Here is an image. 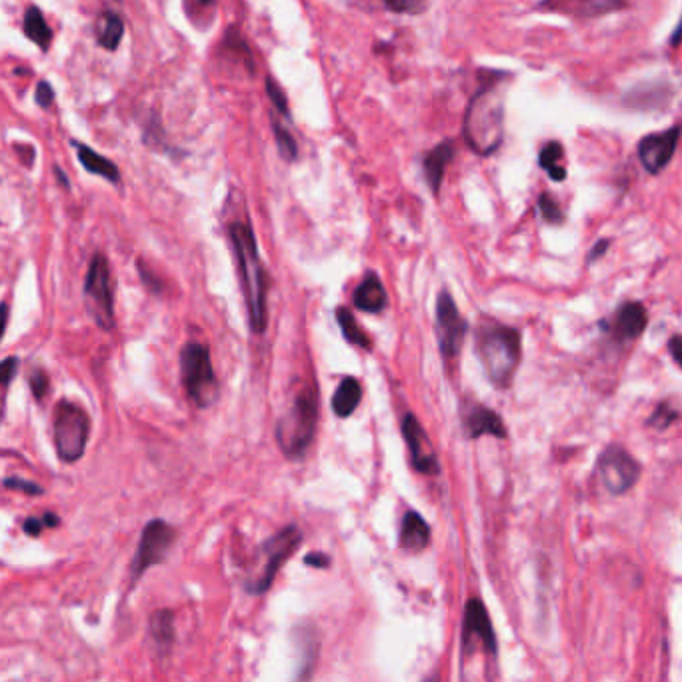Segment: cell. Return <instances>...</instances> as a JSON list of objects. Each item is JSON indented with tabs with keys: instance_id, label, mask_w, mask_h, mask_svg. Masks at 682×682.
<instances>
[{
	"instance_id": "5",
	"label": "cell",
	"mask_w": 682,
	"mask_h": 682,
	"mask_svg": "<svg viewBox=\"0 0 682 682\" xmlns=\"http://www.w3.org/2000/svg\"><path fill=\"white\" fill-rule=\"evenodd\" d=\"M180 378L198 408L210 406L218 396V380L212 368L210 350L204 344L188 342L180 352Z\"/></svg>"
},
{
	"instance_id": "28",
	"label": "cell",
	"mask_w": 682,
	"mask_h": 682,
	"mask_svg": "<svg viewBox=\"0 0 682 682\" xmlns=\"http://www.w3.org/2000/svg\"><path fill=\"white\" fill-rule=\"evenodd\" d=\"M272 132H274V140H276L278 154L282 156V160L294 162L298 158V144L294 136L290 134V130L284 124H280L276 116H272Z\"/></svg>"
},
{
	"instance_id": "37",
	"label": "cell",
	"mask_w": 682,
	"mask_h": 682,
	"mask_svg": "<svg viewBox=\"0 0 682 682\" xmlns=\"http://www.w3.org/2000/svg\"><path fill=\"white\" fill-rule=\"evenodd\" d=\"M608 246H610V238H600V240L590 248V252H588V256H586V264H592V262H596L598 258H602V256L606 254Z\"/></svg>"
},
{
	"instance_id": "24",
	"label": "cell",
	"mask_w": 682,
	"mask_h": 682,
	"mask_svg": "<svg viewBox=\"0 0 682 682\" xmlns=\"http://www.w3.org/2000/svg\"><path fill=\"white\" fill-rule=\"evenodd\" d=\"M22 30L28 40H32L42 52H48L52 44V28L44 20V14L38 6H28L22 20Z\"/></svg>"
},
{
	"instance_id": "1",
	"label": "cell",
	"mask_w": 682,
	"mask_h": 682,
	"mask_svg": "<svg viewBox=\"0 0 682 682\" xmlns=\"http://www.w3.org/2000/svg\"><path fill=\"white\" fill-rule=\"evenodd\" d=\"M462 134L472 152L478 156L494 154L504 142V94L500 80L484 82L470 98Z\"/></svg>"
},
{
	"instance_id": "31",
	"label": "cell",
	"mask_w": 682,
	"mask_h": 682,
	"mask_svg": "<svg viewBox=\"0 0 682 682\" xmlns=\"http://www.w3.org/2000/svg\"><path fill=\"white\" fill-rule=\"evenodd\" d=\"M386 10L394 14H408V16H418L426 12L428 0H382Z\"/></svg>"
},
{
	"instance_id": "41",
	"label": "cell",
	"mask_w": 682,
	"mask_h": 682,
	"mask_svg": "<svg viewBox=\"0 0 682 682\" xmlns=\"http://www.w3.org/2000/svg\"><path fill=\"white\" fill-rule=\"evenodd\" d=\"M668 44H670V48H676L678 44H682V16H680V20H678L676 28H674V30H672V34H670V40H668Z\"/></svg>"
},
{
	"instance_id": "42",
	"label": "cell",
	"mask_w": 682,
	"mask_h": 682,
	"mask_svg": "<svg viewBox=\"0 0 682 682\" xmlns=\"http://www.w3.org/2000/svg\"><path fill=\"white\" fill-rule=\"evenodd\" d=\"M42 522H44L46 528H54V526L60 524V516L54 514V512H46V514L42 516Z\"/></svg>"
},
{
	"instance_id": "2",
	"label": "cell",
	"mask_w": 682,
	"mask_h": 682,
	"mask_svg": "<svg viewBox=\"0 0 682 682\" xmlns=\"http://www.w3.org/2000/svg\"><path fill=\"white\" fill-rule=\"evenodd\" d=\"M228 236L234 248L240 288L248 308V324L254 334L266 328V278L258 256V244L252 228L246 222H232Z\"/></svg>"
},
{
	"instance_id": "33",
	"label": "cell",
	"mask_w": 682,
	"mask_h": 682,
	"mask_svg": "<svg viewBox=\"0 0 682 682\" xmlns=\"http://www.w3.org/2000/svg\"><path fill=\"white\" fill-rule=\"evenodd\" d=\"M28 384H30V390H32V396L40 402L42 396L48 392L50 388V378L48 374L42 370V368H34L30 374H28Z\"/></svg>"
},
{
	"instance_id": "3",
	"label": "cell",
	"mask_w": 682,
	"mask_h": 682,
	"mask_svg": "<svg viewBox=\"0 0 682 682\" xmlns=\"http://www.w3.org/2000/svg\"><path fill=\"white\" fill-rule=\"evenodd\" d=\"M474 344L488 380L496 388H508L522 358L520 332L496 320L482 318L474 330Z\"/></svg>"
},
{
	"instance_id": "19",
	"label": "cell",
	"mask_w": 682,
	"mask_h": 682,
	"mask_svg": "<svg viewBox=\"0 0 682 682\" xmlns=\"http://www.w3.org/2000/svg\"><path fill=\"white\" fill-rule=\"evenodd\" d=\"M352 304L356 310L368 312V314H378L386 308L388 298L386 290L382 286V280L378 278L376 272H368L362 282L356 286L352 294Z\"/></svg>"
},
{
	"instance_id": "14",
	"label": "cell",
	"mask_w": 682,
	"mask_h": 682,
	"mask_svg": "<svg viewBox=\"0 0 682 682\" xmlns=\"http://www.w3.org/2000/svg\"><path fill=\"white\" fill-rule=\"evenodd\" d=\"M402 436L406 440L414 470H418L420 474H428V476L438 474L440 464H438L436 452L430 444V438L424 432L420 420L410 412H406L402 418Z\"/></svg>"
},
{
	"instance_id": "8",
	"label": "cell",
	"mask_w": 682,
	"mask_h": 682,
	"mask_svg": "<svg viewBox=\"0 0 682 682\" xmlns=\"http://www.w3.org/2000/svg\"><path fill=\"white\" fill-rule=\"evenodd\" d=\"M300 542H302V534H300L298 526H294V524L284 526L280 532L270 536L258 550L262 554V560H264L260 570L244 582L246 592L264 594L272 586L280 566L292 556V552L300 546Z\"/></svg>"
},
{
	"instance_id": "6",
	"label": "cell",
	"mask_w": 682,
	"mask_h": 682,
	"mask_svg": "<svg viewBox=\"0 0 682 682\" xmlns=\"http://www.w3.org/2000/svg\"><path fill=\"white\" fill-rule=\"evenodd\" d=\"M90 418L86 410L70 400H60L54 408V446L62 462H76L86 450Z\"/></svg>"
},
{
	"instance_id": "22",
	"label": "cell",
	"mask_w": 682,
	"mask_h": 682,
	"mask_svg": "<svg viewBox=\"0 0 682 682\" xmlns=\"http://www.w3.org/2000/svg\"><path fill=\"white\" fill-rule=\"evenodd\" d=\"M362 400V386L354 376H344L332 396V412L338 418L350 416Z\"/></svg>"
},
{
	"instance_id": "26",
	"label": "cell",
	"mask_w": 682,
	"mask_h": 682,
	"mask_svg": "<svg viewBox=\"0 0 682 682\" xmlns=\"http://www.w3.org/2000/svg\"><path fill=\"white\" fill-rule=\"evenodd\" d=\"M564 156V148L558 140H550L546 142L540 152H538V164L540 168L550 176V180L554 182H564L566 178V168L560 164Z\"/></svg>"
},
{
	"instance_id": "25",
	"label": "cell",
	"mask_w": 682,
	"mask_h": 682,
	"mask_svg": "<svg viewBox=\"0 0 682 682\" xmlns=\"http://www.w3.org/2000/svg\"><path fill=\"white\" fill-rule=\"evenodd\" d=\"M148 630H150V636L156 644L158 650L166 652L172 642H174V620H172V612L170 610H156L152 616H150V622H148Z\"/></svg>"
},
{
	"instance_id": "34",
	"label": "cell",
	"mask_w": 682,
	"mask_h": 682,
	"mask_svg": "<svg viewBox=\"0 0 682 682\" xmlns=\"http://www.w3.org/2000/svg\"><path fill=\"white\" fill-rule=\"evenodd\" d=\"M4 486L6 488H12V490H20V492H26V494H34V496H40L44 494L42 486L34 484L32 480H22L18 476H12V478H4Z\"/></svg>"
},
{
	"instance_id": "9",
	"label": "cell",
	"mask_w": 682,
	"mask_h": 682,
	"mask_svg": "<svg viewBox=\"0 0 682 682\" xmlns=\"http://www.w3.org/2000/svg\"><path fill=\"white\" fill-rule=\"evenodd\" d=\"M596 476L602 488H606L610 494H624L636 484L640 476V464L622 446L610 444L596 460Z\"/></svg>"
},
{
	"instance_id": "13",
	"label": "cell",
	"mask_w": 682,
	"mask_h": 682,
	"mask_svg": "<svg viewBox=\"0 0 682 682\" xmlns=\"http://www.w3.org/2000/svg\"><path fill=\"white\" fill-rule=\"evenodd\" d=\"M474 644H480L482 650L492 656L498 650V642H496L490 616L480 598H470L466 602L464 620H462V650L468 652L470 648H474Z\"/></svg>"
},
{
	"instance_id": "36",
	"label": "cell",
	"mask_w": 682,
	"mask_h": 682,
	"mask_svg": "<svg viewBox=\"0 0 682 682\" xmlns=\"http://www.w3.org/2000/svg\"><path fill=\"white\" fill-rule=\"evenodd\" d=\"M18 368V358L14 356H8L2 360V368H0V376H2V386H4V396H6V390H8V384L10 380L14 378V372Z\"/></svg>"
},
{
	"instance_id": "7",
	"label": "cell",
	"mask_w": 682,
	"mask_h": 682,
	"mask_svg": "<svg viewBox=\"0 0 682 682\" xmlns=\"http://www.w3.org/2000/svg\"><path fill=\"white\" fill-rule=\"evenodd\" d=\"M84 302L90 318L102 330H112L116 326L110 266L106 256L100 252L92 256L88 266V274L84 280Z\"/></svg>"
},
{
	"instance_id": "30",
	"label": "cell",
	"mask_w": 682,
	"mask_h": 682,
	"mask_svg": "<svg viewBox=\"0 0 682 682\" xmlns=\"http://www.w3.org/2000/svg\"><path fill=\"white\" fill-rule=\"evenodd\" d=\"M266 94L272 102V108L276 114L284 116L286 120L290 118V108H288V98L284 94V90L278 86V82L272 76H266Z\"/></svg>"
},
{
	"instance_id": "43",
	"label": "cell",
	"mask_w": 682,
	"mask_h": 682,
	"mask_svg": "<svg viewBox=\"0 0 682 682\" xmlns=\"http://www.w3.org/2000/svg\"><path fill=\"white\" fill-rule=\"evenodd\" d=\"M54 174H56V180H58V184H60V186H64V188H68V186H70V182H68V176L62 172V168H60V166H54Z\"/></svg>"
},
{
	"instance_id": "10",
	"label": "cell",
	"mask_w": 682,
	"mask_h": 682,
	"mask_svg": "<svg viewBox=\"0 0 682 682\" xmlns=\"http://www.w3.org/2000/svg\"><path fill=\"white\" fill-rule=\"evenodd\" d=\"M174 536H176V530L162 518H154L144 526L134 560L130 564L132 582H136L150 566L166 558V552L170 550L174 542Z\"/></svg>"
},
{
	"instance_id": "35",
	"label": "cell",
	"mask_w": 682,
	"mask_h": 682,
	"mask_svg": "<svg viewBox=\"0 0 682 682\" xmlns=\"http://www.w3.org/2000/svg\"><path fill=\"white\" fill-rule=\"evenodd\" d=\"M34 100L40 108H48L54 102V88L48 80H40L34 88Z\"/></svg>"
},
{
	"instance_id": "21",
	"label": "cell",
	"mask_w": 682,
	"mask_h": 682,
	"mask_svg": "<svg viewBox=\"0 0 682 682\" xmlns=\"http://www.w3.org/2000/svg\"><path fill=\"white\" fill-rule=\"evenodd\" d=\"M72 146L76 150V156L80 160V164L84 166V170H88L90 174H96V176H102L104 180L112 182V184H118L120 182V170L118 166L108 160L106 156L98 154L96 150H92L88 144L84 142H78V140H72Z\"/></svg>"
},
{
	"instance_id": "15",
	"label": "cell",
	"mask_w": 682,
	"mask_h": 682,
	"mask_svg": "<svg viewBox=\"0 0 682 682\" xmlns=\"http://www.w3.org/2000/svg\"><path fill=\"white\" fill-rule=\"evenodd\" d=\"M646 324H648V314L640 302H624L622 306L616 308V312L608 320L600 322L602 330L608 332L618 342L634 340L636 336L644 332Z\"/></svg>"
},
{
	"instance_id": "20",
	"label": "cell",
	"mask_w": 682,
	"mask_h": 682,
	"mask_svg": "<svg viewBox=\"0 0 682 682\" xmlns=\"http://www.w3.org/2000/svg\"><path fill=\"white\" fill-rule=\"evenodd\" d=\"M428 542H430L428 522L416 510H406L400 522L398 546L406 552H420L428 546Z\"/></svg>"
},
{
	"instance_id": "16",
	"label": "cell",
	"mask_w": 682,
	"mask_h": 682,
	"mask_svg": "<svg viewBox=\"0 0 682 682\" xmlns=\"http://www.w3.org/2000/svg\"><path fill=\"white\" fill-rule=\"evenodd\" d=\"M462 430L470 440H476L480 436L506 438L502 418L492 408L478 402H468L466 406H462Z\"/></svg>"
},
{
	"instance_id": "38",
	"label": "cell",
	"mask_w": 682,
	"mask_h": 682,
	"mask_svg": "<svg viewBox=\"0 0 682 682\" xmlns=\"http://www.w3.org/2000/svg\"><path fill=\"white\" fill-rule=\"evenodd\" d=\"M330 562H332L330 556L324 554V552H310V554H306V558H304V564H306V566H314V568H328Z\"/></svg>"
},
{
	"instance_id": "27",
	"label": "cell",
	"mask_w": 682,
	"mask_h": 682,
	"mask_svg": "<svg viewBox=\"0 0 682 682\" xmlns=\"http://www.w3.org/2000/svg\"><path fill=\"white\" fill-rule=\"evenodd\" d=\"M334 316H336V322L342 330V336L346 338V342H350L352 346H360L364 350H370L372 348V340L364 334V330L360 328V324L356 322L354 314L346 308V306H338L334 310Z\"/></svg>"
},
{
	"instance_id": "12",
	"label": "cell",
	"mask_w": 682,
	"mask_h": 682,
	"mask_svg": "<svg viewBox=\"0 0 682 682\" xmlns=\"http://www.w3.org/2000/svg\"><path fill=\"white\" fill-rule=\"evenodd\" d=\"M680 136H682V122L674 124L666 130L646 134L638 142V158H640V162L648 174L656 176L670 164L672 156L676 154V146H678Z\"/></svg>"
},
{
	"instance_id": "18",
	"label": "cell",
	"mask_w": 682,
	"mask_h": 682,
	"mask_svg": "<svg viewBox=\"0 0 682 682\" xmlns=\"http://www.w3.org/2000/svg\"><path fill=\"white\" fill-rule=\"evenodd\" d=\"M456 154V146L454 140H442L440 144H436L432 150H428L422 158V170H424V178L426 184L430 188V192L434 196H438L442 180H444V172L448 168V164L452 162Z\"/></svg>"
},
{
	"instance_id": "11",
	"label": "cell",
	"mask_w": 682,
	"mask_h": 682,
	"mask_svg": "<svg viewBox=\"0 0 682 682\" xmlns=\"http://www.w3.org/2000/svg\"><path fill=\"white\" fill-rule=\"evenodd\" d=\"M466 332L468 322L462 318L452 294L448 290H440L436 298V338L444 360L458 356Z\"/></svg>"
},
{
	"instance_id": "39",
	"label": "cell",
	"mask_w": 682,
	"mask_h": 682,
	"mask_svg": "<svg viewBox=\"0 0 682 682\" xmlns=\"http://www.w3.org/2000/svg\"><path fill=\"white\" fill-rule=\"evenodd\" d=\"M668 352L672 360L682 368V334H676L668 340Z\"/></svg>"
},
{
	"instance_id": "40",
	"label": "cell",
	"mask_w": 682,
	"mask_h": 682,
	"mask_svg": "<svg viewBox=\"0 0 682 682\" xmlns=\"http://www.w3.org/2000/svg\"><path fill=\"white\" fill-rule=\"evenodd\" d=\"M42 528H46L44 522H42V518H26L24 524H22V530H24V534H28V536H40Z\"/></svg>"
},
{
	"instance_id": "23",
	"label": "cell",
	"mask_w": 682,
	"mask_h": 682,
	"mask_svg": "<svg viewBox=\"0 0 682 682\" xmlns=\"http://www.w3.org/2000/svg\"><path fill=\"white\" fill-rule=\"evenodd\" d=\"M122 38H124V20L116 12L104 10L96 20V42H98V46L114 52L118 48V44L122 42Z\"/></svg>"
},
{
	"instance_id": "32",
	"label": "cell",
	"mask_w": 682,
	"mask_h": 682,
	"mask_svg": "<svg viewBox=\"0 0 682 682\" xmlns=\"http://www.w3.org/2000/svg\"><path fill=\"white\" fill-rule=\"evenodd\" d=\"M674 420H678V412L668 404V402H660L658 406H656V410L652 412V416L646 420V424L648 426H652V428H668Z\"/></svg>"
},
{
	"instance_id": "29",
	"label": "cell",
	"mask_w": 682,
	"mask_h": 682,
	"mask_svg": "<svg viewBox=\"0 0 682 682\" xmlns=\"http://www.w3.org/2000/svg\"><path fill=\"white\" fill-rule=\"evenodd\" d=\"M536 206H538V212H540V216L544 218V222L554 224V226L564 224V220H566L564 210L560 208V204L556 202V198L550 196L548 192H542V194L538 196Z\"/></svg>"
},
{
	"instance_id": "17",
	"label": "cell",
	"mask_w": 682,
	"mask_h": 682,
	"mask_svg": "<svg viewBox=\"0 0 682 682\" xmlns=\"http://www.w3.org/2000/svg\"><path fill=\"white\" fill-rule=\"evenodd\" d=\"M540 10L568 14L572 18H598L628 8L626 0H542Z\"/></svg>"
},
{
	"instance_id": "4",
	"label": "cell",
	"mask_w": 682,
	"mask_h": 682,
	"mask_svg": "<svg viewBox=\"0 0 682 682\" xmlns=\"http://www.w3.org/2000/svg\"><path fill=\"white\" fill-rule=\"evenodd\" d=\"M318 424V396L314 388H304L292 406L276 422L274 438L288 458H300L310 446Z\"/></svg>"
},
{
	"instance_id": "44",
	"label": "cell",
	"mask_w": 682,
	"mask_h": 682,
	"mask_svg": "<svg viewBox=\"0 0 682 682\" xmlns=\"http://www.w3.org/2000/svg\"><path fill=\"white\" fill-rule=\"evenodd\" d=\"M196 4H200V6H210V4H214V0H194Z\"/></svg>"
}]
</instances>
